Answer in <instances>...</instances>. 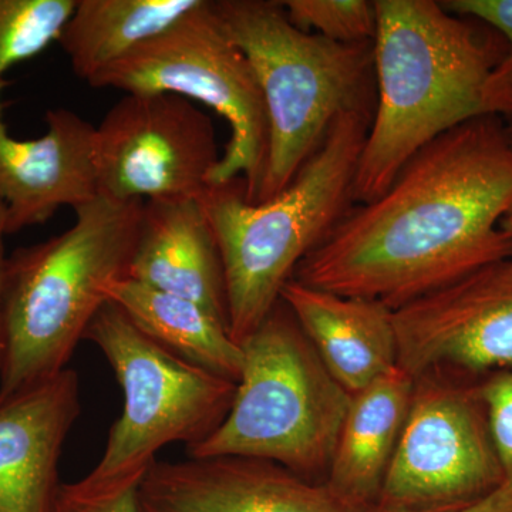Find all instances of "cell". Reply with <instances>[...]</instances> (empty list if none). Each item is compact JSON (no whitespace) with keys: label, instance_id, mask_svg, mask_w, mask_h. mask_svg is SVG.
<instances>
[{"label":"cell","instance_id":"cell-12","mask_svg":"<svg viewBox=\"0 0 512 512\" xmlns=\"http://www.w3.org/2000/svg\"><path fill=\"white\" fill-rule=\"evenodd\" d=\"M138 501L140 512H366L326 483L242 457L157 461Z\"/></svg>","mask_w":512,"mask_h":512},{"label":"cell","instance_id":"cell-16","mask_svg":"<svg viewBox=\"0 0 512 512\" xmlns=\"http://www.w3.org/2000/svg\"><path fill=\"white\" fill-rule=\"evenodd\" d=\"M281 299L330 375L350 394L399 367L393 311L382 303L336 295L295 279L284 286Z\"/></svg>","mask_w":512,"mask_h":512},{"label":"cell","instance_id":"cell-19","mask_svg":"<svg viewBox=\"0 0 512 512\" xmlns=\"http://www.w3.org/2000/svg\"><path fill=\"white\" fill-rule=\"evenodd\" d=\"M202 0H77L57 42L89 83L111 64L175 25Z\"/></svg>","mask_w":512,"mask_h":512},{"label":"cell","instance_id":"cell-11","mask_svg":"<svg viewBox=\"0 0 512 512\" xmlns=\"http://www.w3.org/2000/svg\"><path fill=\"white\" fill-rule=\"evenodd\" d=\"M393 319L397 366L414 379L443 366L512 372V258L393 311Z\"/></svg>","mask_w":512,"mask_h":512},{"label":"cell","instance_id":"cell-24","mask_svg":"<svg viewBox=\"0 0 512 512\" xmlns=\"http://www.w3.org/2000/svg\"><path fill=\"white\" fill-rule=\"evenodd\" d=\"M138 488L99 491L79 483L63 484L55 512H140Z\"/></svg>","mask_w":512,"mask_h":512},{"label":"cell","instance_id":"cell-4","mask_svg":"<svg viewBox=\"0 0 512 512\" xmlns=\"http://www.w3.org/2000/svg\"><path fill=\"white\" fill-rule=\"evenodd\" d=\"M373 116L346 113L292 183L252 204L242 178L208 185L202 211L220 248L228 329L239 346L264 322L296 268L355 205L357 161Z\"/></svg>","mask_w":512,"mask_h":512},{"label":"cell","instance_id":"cell-26","mask_svg":"<svg viewBox=\"0 0 512 512\" xmlns=\"http://www.w3.org/2000/svg\"><path fill=\"white\" fill-rule=\"evenodd\" d=\"M5 210L0 201V380H2L3 367H5L6 342L5 325H3V272H5Z\"/></svg>","mask_w":512,"mask_h":512},{"label":"cell","instance_id":"cell-1","mask_svg":"<svg viewBox=\"0 0 512 512\" xmlns=\"http://www.w3.org/2000/svg\"><path fill=\"white\" fill-rule=\"evenodd\" d=\"M511 207L504 121L478 117L431 141L375 200L353 205L292 279L397 311L512 258L501 229Z\"/></svg>","mask_w":512,"mask_h":512},{"label":"cell","instance_id":"cell-14","mask_svg":"<svg viewBox=\"0 0 512 512\" xmlns=\"http://www.w3.org/2000/svg\"><path fill=\"white\" fill-rule=\"evenodd\" d=\"M82 413L79 373L0 404V512H55L63 447Z\"/></svg>","mask_w":512,"mask_h":512},{"label":"cell","instance_id":"cell-7","mask_svg":"<svg viewBox=\"0 0 512 512\" xmlns=\"http://www.w3.org/2000/svg\"><path fill=\"white\" fill-rule=\"evenodd\" d=\"M84 340L106 357L123 392V413L111 426L99 464L77 481L89 490L140 485L168 444L207 439L227 416L237 383L168 352L107 302Z\"/></svg>","mask_w":512,"mask_h":512},{"label":"cell","instance_id":"cell-9","mask_svg":"<svg viewBox=\"0 0 512 512\" xmlns=\"http://www.w3.org/2000/svg\"><path fill=\"white\" fill-rule=\"evenodd\" d=\"M505 481L477 384L431 373L414 379L412 403L375 508L458 510Z\"/></svg>","mask_w":512,"mask_h":512},{"label":"cell","instance_id":"cell-15","mask_svg":"<svg viewBox=\"0 0 512 512\" xmlns=\"http://www.w3.org/2000/svg\"><path fill=\"white\" fill-rule=\"evenodd\" d=\"M128 278L197 303L228 328L224 265L200 201H144Z\"/></svg>","mask_w":512,"mask_h":512},{"label":"cell","instance_id":"cell-6","mask_svg":"<svg viewBox=\"0 0 512 512\" xmlns=\"http://www.w3.org/2000/svg\"><path fill=\"white\" fill-rule=\"evenodd\" d=\"M227 416L190 458L271 461L306 480L328 474L352 394L330 375L284 301L241 345Z\"/></svg>","mask_w":512,"mask_h":512},{"label":"cell","instance_id":"cell-18","mask_svg":"<svg viewBox=\"0 0 512 512\" xmlns=\"http://www.w3.org/2000/svg\"><path fill=\"white\" fill-rule=\"evenodd\" d=\"M141 332L185 362L237 383L244 365L241 346L227 326L197 303L126 278L107 291Z\"/></svg>","mask_w":512,"mask_h":512},{"label":"cell","instance_id":"cell-27","mask_svg":"<svg viewBox=\"0 0 512 512\" xmlns=\"http://www.w3.org/2000/svg\"><path fill=\"white\" fill-rule=\"evenodd\" d=\"M501 229L512 237V207L508 210L507 214L504 215L503 221H501Z\"/></svg>","mask_w":512,"mask_h":512},{"label":"cell","instance_id":"cell-5","mask_svg":"<svg viewBox=\"0 0 512 512\" xmlns=\"http://www.w3.org/2000/svg\"><path fill=\"white\" fill-rule=\"evenodd\" d=\"M211 8L247 57L264 99L268 156L252 202L259 204L292 183L340 116H373V42L338 43L302 32L276 0H211Z\"/></svg>","mask_w":512,"mask_h":512},{"label":"cell","instance_id":"cell-28","mask_svg":"<svg viewBox=\"0 0 512 512\" xmlns=\"http://www.w3.org/2000/svg\"><path fill=\"white\" fill-rule=\"evenodd\" d=\"M505 134H507L508 140H510L512 146V116L507 117V119H503Z\"/></svg>","mask_w":512,"mask_h":512},{"label":"cell","instance_id":"cell-21","mask_svg":"<svg viewBox=\"0 0 512 512\" xmlns=\"http://www.w3.org/2000/svg\"><path fill=\"white\" fill-rule=\"evenodd\" d=\"M295 28L338 43L373 42L376 36L375 2L367 0H285Z\"/></svg>","mask_w":512,"mask_h":512},{"label":"cell","instance_id":"cell-10","mask_svg":"<svg viewBox=\"0 0 512 512\" xmlns=\"http://www.w3.org/2000/svg\"><path fill=\"white\" fill-rule=\"evenodd\" d=\"M220 158L210 116L177 94H126L94 130L97 195L113 201L198 200Z\"/></svg>","mask_w":512,"mask_h":512},{"label":"cell","instance_id":"cell-20","mask_svg":"<svg viewBox=\"0 0 512 512\" xmlns=\"http://www.w3.org/2000/svg\"><path fill=\"white\" fill-rule=\"evenodd\" d=\"M77 0H0V80L59 40Z\"/></svg>","mask_w":512,"mask_h":512},{"label":"cell","instance_id":"cell-8","mask_svg":"<svg viewBox=\"0 0 512 512\" xmlns=\"http://www.w3.org/2000/svg\"><path fill=\"white\" fill-rule=\"evenodd\" d=\"M94 89L170 93L197 100L227 121L231 136L210 185L242 178L255 202L268 156V119L247 57L225 35L211 0L90 80Z\"/></svg>","mask_w":512,"mask_h":512},{"label":"cell","instance_id":"cell-2","mask_svg":"<svg viewBox=\"0 0 512 512\" xmlns=\"http://www.w3.org/2000/svg\"><path fill=\"white\" fill-rule=\"evenodd\" d=\"M376 106L357 161L353 200L373 201L431 141L494 116L490 80L503 37L436 0H376Z\"/></svg>","mask_w":512,"mask_h":512},{"label":"cell","instance_id":"cell-23","mask_svg":"<svg viewBox=\"0 0 512 512\" xmlns=\"http://www.w3.org/2000/svg\"><path fill=\"white\" fill-rule=\"evenodd\" d=\"M505 478L512 476V372L493 373L477 384Z\"/></svg>","mask_w":512,"mask_h":512},{"label":"cell","instance_id":"cell-25","mask_svg":"<svg viewBox=\"0 0 512 512\" xmlns=\"http://www.w3.org/2000/svg\"><path fill=\"white\" fill-rule=\"evenodd\" d=\"M370 512H407L382 510V508H373ZM443 512H512V476L505 478L503 484L494 490L493 493L485 495L476 503L467 505V507L458 508V510Z\"/></svg>","mask_w":512,"mask_h":512},{"label":"cell","instance_id":"cell-22","mask_svg":"<svg viewBox=\"0 0 512 512\" xmlns=\"http://www.w3.org/2000/svg\"><path fill=\"white\" fill-rule=\"evenodd\" d=\"M444 8L467 16L495 30L505 43L503 59L490 80V94L497 117L512 116V0H446Z\"/></svg>","mask_w":512,"mask_h":512},{"label":"cell","instance_id":"cell-3","mask_svg":"<svg viewBox=\"0 0 512 512\" xmlns=\"http://www.w3.org/2000/svg\"><path fill=\"white\" fill-rule=\"evenodd\" d=\"M143 205L97 195L62 234L6 256L0 404L67 369L109 286L128 278Z\"/></svg>","mask_w":512,"mask_h":512},{"label":"cell","instance_id":"cell-13","mask_svg":"<svg viewBox=\"0 0 512 512\" xmlns=\"http://www.w3.org/2000/svg\"><path fill=\"white\" fill-rule=\"evenodd\" d=\"M0 80V201L5 232L46 224L60 208L86 204L97 197L93 167L94 130L89 121L67 109L46 113L47 133L32 140L9 134L3 117Z\"/></svg>","mask_w":512,"mask_h":512},{"label":"cell","instance_id":"cell-17","mask_svg":"<svg viewBox=\"0 0 512 512\" xmlns=\"http://www.w3.org/2000/svg\"><path fill=\"white\" fill-rule=\"evenodd\" d=\"M413 390L414 377L396 367L352 394L325 483L360 510L370 512L379 503Z\"/></svg>","mask_w":512,"mask_h":512}]
</instances>
